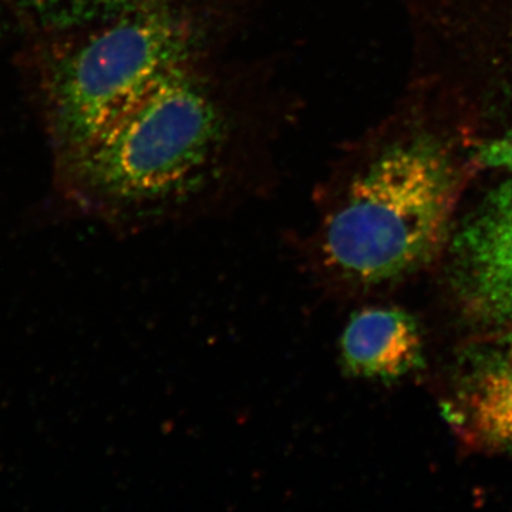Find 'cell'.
Returning <instances> with one entry per match:
<instances>
[{"label": "cell", "instance_id": "obj_1", "mask_svg": "<svg viewBox=\"0 0 512 512\" xmlns=\"http://www.w3.org/2000/svg\"><path fill=\"white\" fill-rule=\"evenodd\" d=\"M471 151L410 109L326 204L308 239L320 289L348 299L386 288L447 248Z\"/></svg>", "mask_w": 512, "mask_h": 512}, {"label": "cell", "instance_id": "obj_2", "mask_svg": "<svg viewBox=\"0 0 512 512\" xmlns=\"http://www.w3.org/2000/svg\"><path fill=\"white\" fill-rule=\"evenodd\" d=\"M231 136L228 110L191 64L67 161L73 197L119 228L184 217L212 194Z\"/></svg>", "mask_w": 512, "mask_h": 512}, {"label": "cell", "instance_id": "obj_3", "mask_svg": "<svg viewBox=\"0 0 512 512\" xmlns=\"http://www.w3.org/2000/svg\"><path fill=\"white\" fill-rule=\"evenodd\" d=\"M198 30L174 5L107 20L56 57L47 97L57 143L80 156L136 109L158 84L194 64Z\"/></svg>", "mask_w": 512, "mask_h": 512}, {"label": "cell", "instance_id": "obj_4", "mask_svg": "<svg viewBox=\"0 0 512 512\" xmlns=\"http://www.w3.org/2000/svg\"><path fill=\"white\" fill-rule=\"evenodd\" d=\"M412 107L467 148L512 133V0H413Z\"/></svg>", "mask_w": 512, "mask_h": 512}, {"label": "cell", "instance_id": "obj_5", "mask_svg": "<svg viewBox=\"0 0 512 512\" xmlns=\"http://www.w3.org/2000/svg\"><path fill=\"white\" fill-rule=\"evenodd\" d=\"M447 279L460 311L485 330L512 323V177L454 224Z\"/></svg>", "mask_w": 512, "mask_h": 512}, {"label": "cell", "instance_id": "obj_6", "mask_svg": "<svg viewBox=\"0 0 512 512\" xmlns=\"http://www.w3.org/2000/svg\"><path fill=\"white\" fill-rule=\"evenodd\" d=\"M441 412L470 450L512 453V323L461 352Z\"/></svg>", "mask_w": 512, "mask_h": 512}, {"label": "cell", "instance_id": "obj_7", "mask_svg": "<svg viewBox=\"0 0 512 512\" xmlns=\"http://www.w3.org/2000/svg\"><path fill=\"white\" fill-rule=\"evenodd\" d=\"M340 356L350 376L397 382L424 365L419 323L403 309H363L343 330Z\"/></svg>", "mask_w": 512, "mask_h": 512}, {"label": "cell", "instance_id": "obj_8", "mask_svg": "<svg viewBox=\"0 0 512 512\" xmlns=\"http://www.w3.org/2000/svg\"><path fill=\"white\" fill-rule=\"evenodd\" d=\"M175 0H33L39 12L62 23L101 22L131 10L174 5Z\"/></svg>", "mask_w": 512, "mask_h": 512}, {"label": "cell", "instance_id": "obj_9", "mask_svg": "<svg viewBox=\"0 0 512 512\" xmlns=\"http://www.w3.org/2000/svg\"><path fill=\"white\" fill-rule=\"evenodd\" d=\"M471 156L480 170L503 171L512 177V133L480 141L471 147Z\"/></svg>", "mask_w": 512, "mask_h": 512}]
</instances>
